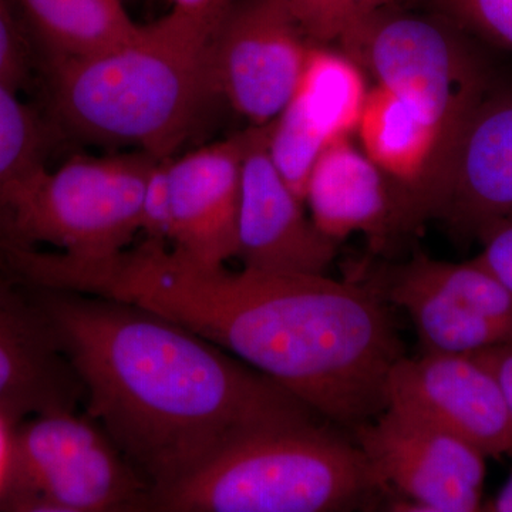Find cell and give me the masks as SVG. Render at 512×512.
<instances>
[{
	"label": "cell",
	"mask_w": 512,
	"mask_h": 512,
	"mask_svg": "<svg viewBox=\"0 0 512 512\" xmlns=\"http://www.w3.org/2000/svg\"><path fill=\"white\" fill-rule=\"evenodd\" d=\"M60 285L173 320L350 431L386 410L387 377L404 356L389 303L369 284L326 275L210 268L144 239L69 266Z\"/></svg>",
	"instance_id": "6da1fadb"
},
{
	"label": "cell",
	"mask_w": 512,
	"mask_h": 512,
	"mask_svg": "<svg viewBox=\"0 0 512 512\" xmlns=\"http://www.w3.org/2000/svg\"><path fill=\"white\" fill-rule=\"evenodd\" d=\"M26 288L82 384L87 416L150 483L151 497L259 431L318 416L164 316L103 296Z\"/></svg>",
	"instance_id": "7a4b0ae2"
},
{
	"label": "cell",
	"mask_w": 512,
	"mask_h": 512,
	"mask_svg": "<svg viewBox=\"0 0 512 512\" xmlns=\"http://www.w3.org/2000/svg\"><path fill=\"white\" fill-rule=\"evenodd\" d=\"M218 23L173 8L114 49L43 64L56 127L86 143L174 157L215 94L211 42Z\"/></svg>",
	"instance_id": "3957f363"
},
{
	"label": "cell",
	"mask_w": 512,
	"mask_h": 512,
	"mask_svg": "<svg viewBox=\"0 0 512 512\" xmlns=\"http://www.w3.org/2000/svg\"><path fill=\"white\" fill-rule=\"evenodd\" d=\"M389 498L355 440L308 420L259 431L148 501L178 512H342Z\"/></svg>",
	"instance_id": "277c9868"
},
{
	"label": "cell",
	"mask_w": 512,
	"mask_h": 512,
	"mask_svg": "<svg viewBox=\"0 0 512 512\" xmlns=\"http://www.w3.org/2000/svg\"><path fill=\"white\" fill-rule=\"evenodd\" d=\"M156 161L136 151L76 156L56 170L45 168L16 201L2 252L49 244L74 264L123 254L140 232L144 188Z\"/></svg>",
	"instance_id": "5b68a950"
},
{
	"label": "cell",
	"mask_w": 512,
	"mask_h": 512,
	"mask_svg": "<svg viewBox=\"0 0 512 512\" xmlns=\"http://www.w3.org/2000/svg\"><path fill=\"white\" fill-rule=\"evenodd\" d=\"M464 33L440 12L433 18L393 6L363 20L338 45L433 127L454 156L468 120L490 90Z\"/></svg>",
	"instance_id": "8992f818"
},
{
	"label": "cell",
	"mask_w": 512,
	"mask_h": 512,
	"mask_svg": "<svg viewBox=\"0 0 512 512\" xmlns=\"http://www.w3.org/2000/svg\"><path fill=\"white\" fill-rule=\"evenodd\" d=\"M150 483L100 426L53 410L10 431L0 507L16 511L147 510Z\"/></svg>",
	"instance_id": "52a82bcc"
},
{
	"label": "cell",
	"mask_w": 512,
	"mask_h": 512,
	"mask_svg": "<svg viewBox=\"0 0 512 512\" xmlns=\"http://www.w3.org/2000/svg\"><path fill=\"white\" fill-rule=\"evenodd\" d=\"M352 439L386 488L389 510H483L487 457L467 441L392 407L353 429Z\"/></svg>",
	"instance_id": "ba28073f"
},
{
	"label": "cell",
	"mask_w": 512,
	"mask_h": 512,
	"mask_svg": "<svg viewBox=\"0 0 512 512\" xmlns=\"http://www.w3.org/2000/svg\"><path fill=\"white\" fill-rule=\"evenodd\" d=\"M311 45L278 0H234L212 35L215 96L266 126L291 97Z\"/></svg>",
	"instance_id": "9c48e42d"
},
{
	"label": "cell",
	"mask_w": 512,
	"mask_h": 512,
	"mask_svg": "<svg viewBox=\"0 0 512 512\" xmlns=\"http://www.w3.org/2000/svg\"><path fill=\"white\" fill-rule=\"evenodd\" d=\"M387 407L467 441L485 457L512 454V412L487 369L471 355L403 356L387 377Z\"/></svg>",
	"instance_id": "30bf717a"
},
{
	"label": "cell",
	"mask_w": 512,
	"mask_h": 512,
	"mask_svg": "<svg viewBox=\"0 0 512 512\" xmlns=\"http://www.w3.org/2000/svg\"><path fill=\"white\" fill-rule=\"evenodd\" d=\"M338 242L305 212L268 153V124L248 128L242 160L237 256L242 268L274 274L325 275Z\"/></svg>",
	"instance_id": "8fae6325"
},
{
	"label": "cell",
	"mask_w": 512,
	"mask_h": 512,
	"mask_svg": "<svg viewBox=\"0 0 512 512\" xmlns=\"http://www.w3.org/2000/svg\"><path fill=\"white\" fill-rule=\"evenodd\" d=\"M312 42L295 89L268 124V153L305 202L309 174L333 141L356 133L370 87L366 72L343 50Z\"/></svg>",
	"instance_id": "7c38bea8"
},
{
	"label": "cell",
	"mask_w": 512,
	"mask_h": 512,
	"mask_svg": "<svg viewBox=\"0 0 512 512\" xmlns=\"http://www.w3.org/2000/svg\"><path fill=\"white\" fill-rule=\"evenodd\" d=\"M248 130L168 161V247L187 261L224 266L237 256L242 160Z\"/></svg>",
	"instance_id": "4fadbf2b"
},
{
	"label": "cell",
	"mask_w": 512,
	"mask_h": 512,
	"mask_svg": "<svg viewBox=\"0 0 512 512\" xmlns=\"http://www.w3.org/2000/svg\"><path fill=\"white\" fill-rule=\"evenodd\" d=\"M82 384L32 296L0 279V420L73 410Z\"/></svg>",
	"instance_id": "5bb4252c"
},
{
	"label": "cell",
	"mask_w": 512,
	"mask_h": 512,
	"mask_svg": "<svg viewBox=\"0 0 512 512\" xmlns=\"http://www.w3.org/2000/svg\"><path fill=\"white\" fill-rule=\"evenodd\" d=\"M512 215V87L491 92L458 141L441 221L463 237Z\"/></svg>",
	"instance_id": "9a60e30c"
},
{
	"label": "cell",
	"mask_w": 512,
	"mask_h": 512,
	"mask_svg": "<svg viewBox=\"0 0 512 512\" xmlns=\"http://www.w3.org/2000/svg\"><path fill=\"white\" fill-rule=\"evenodd\" d=\"M305 205L313 224L335 242L362 234L382 249L397 238L389 181L350 137L320 153L306 184Z\"/></svg>",
	"instance_id": "2e32d148"
},
{
	"label": "cell",
	"mask_w": 512,
	"mask_h": 512,
	"mask_svg": "<svg viewBox=\"0 0 512 512\" xmlns=\"http://www.w3.org/2000/svg\"><path fill=\"white\" fill-rule=\"evenodd\" d=\"M43 64L99 55L134 36L121 0H12Z\"/></svg>",
	"instance_id": "e0dca14e"
},
{
	"label": "cell",
	"mask_w": 512,
	"mask_h": 512,
	"mask_svg": "<svg viewBox=\"0 0 512 512\" xmlns=\"http://www.w3.org/2000/svg\"><path fill=\"white\" fill-rule=\"evenodd\" d=\"M53 127L0 80V252L9 245L16 201L47 168Z\"/></svg>",
	"instance_id": "ac0fdd59"
},
{
	"label": "cell",
	"mask_w": 512,
	"mask_h": 512,
	"mask_svg": "<svg viewBox=\"0 0 512 512\" xmlns=\"http://www.w3.org/2000/svg\"><path fill=\"white\" fill-rule=\"evenodd\" d=\"M311 42L338 43L363 20L402 0H278Z\"/></svg>",
	"instance_id": "d6986e66"
},
{
	"label": "cell",
	"mask_w": 512,
	"mask_h": 512,
	"mask_svg": "<svg viewBox=\"0 0 512 512\" xmlns=\"http://www.w3.org/2000/svg\"><path fill=\"white\" fill-rule=\"evenodd\" d=\"M464 32L512 50V0H433Z\"/></svg>",
	"instance_id": "ffe728a7"
},
{
	"label": "cell",
	"mask_w": 512,
	"mask_h": 512,
	"mask_svg": "<svg viewBox=\"0 0 512 512\" xmlns=\"http://www.w3.org/2000/svg\"><path fill=\"white\" fill-rule=\"evenodd\" d=\"M33 50L12 0H0V80L25 89L32 79Z\"/></svg>",
	"instance_id": "44dd1931"
},
{
	"label": "cell",
	"mask_w": 512,
	"mask_h": 512,
	"mask_svg": "<svg viewBox=\"0 0 512 512\" xmlns=\"http://www.w3.org/2000/svg\"><path fill=\"white\" fill-rule=\"evenodd\" d=\"M173 158V157H171ZM168 161L157 160L148 174L141 207V229L148 241L168 245L171 235V200Z\"/></svg>",
	"instance_id": "7402d4cb"
},
{
	"label": "cell",
	"mask_w": 512,
	"mask_h": 512,
	"mask_svg": "<svg viewBox=\"0 0 512 512\" xmlns=\"http://www.w3.org/2000/svg\"><path fill=\"white\" fill-rule=\"evenodd\" d=\"M478 241L483 249L477 258L512 289V215L485 228Z\"/></svg>",
	"instance_id": "603a6c76"
},
{
	"label": "cell",
	"mask_w": 512,
	"mask_h": 512,
	"mask_svg": "<svg viewBox=\"0 0 512 512\" xmlns=\"http://www.w3.org/2000/svg\"><path fill=\"white\" fill-rule=\"evenodd\" d=\"M494 377L512 412V339L468 353Z\"/></svg>",
	"instance_id": "cb8c5ba5"
},
{
	"label": "cell",
	"mask_w": 512,
	"mask_h": 512,
	"mask_svg": "<svg viewBox=\"0 0 512 512\" xmlns=\"http://www.w3.org/2000/svg\"><path fill=\"white\" fill-rule=\"evenodd\" d=\"M174 9L220 22L234 0H171Z\"/></svg>",
	"instance_id": "d4e9b609"
},
{
	"label": "cell",
	"mask_w": 512,
	"mask_h": 512,
	"mask_svg": "<svg viewBox=\"0 0 512 512\" xmlns=\"http://www.w3.org/2000/svg\"><path fill=\"white\" fill-rule=\"evenodd\" d=\"M484 510L494 512H512V474L511 477L508 478L504 487L501 488L500 493L497 494V497H495L494 500L487 505V508H484Z\"/></svg>",
	"instance_id": "484cf974"
}]
</instances>
